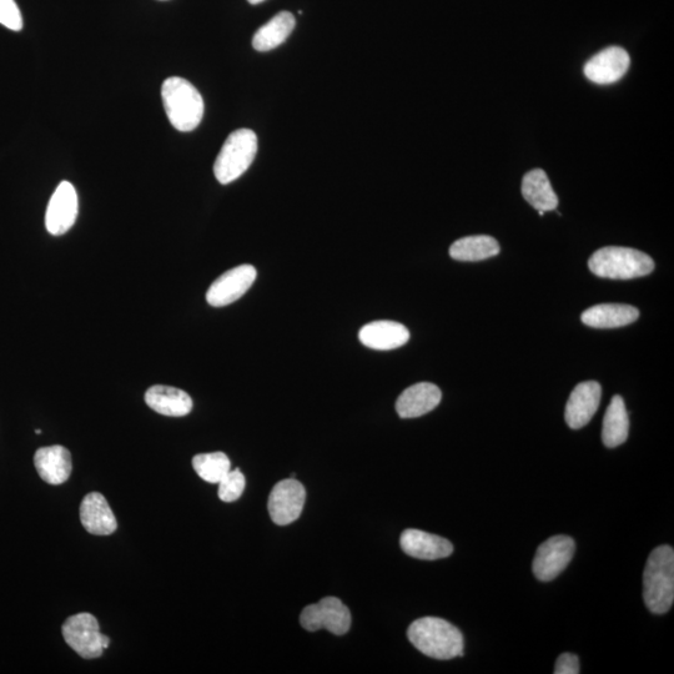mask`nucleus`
I'll use <instances>...</instances> for the list:
<instances>
[{
	"mask_svg": "<svg viewBox=\"0 0 674 674\" xmlns=\"http://www.w3.org/2000/svg\"><path fill=\"white\" fill-rule=\"evenodd\" d=\"M296 20L293 14L289 12H281L264 24L258 32L255 33L253 39V47L258 52H270L279 45L283 44L289 35L293 33Z\"/></svg>",
	"mask_w": 674,
	"mask_h": 674,
	"instance_id": "b1692460",
	"label": "nucleus"
},
{
	"mask_svg": "<svg viewBox=\"0 0 674 674\" xmlns=\"http://www.w3.org/2000/svg\"><path fill=\"white\" fill-rule=\"evenodd\" d=\"M588 268L603 279L630 280L650 275L655 261L640 250L606 246L591 256Z\"/></svg>",
	"mask_w": 674,
	"mask_h": 674,
	"instance_id": "20e7f679",
	"label": "nucleus"
},
{
	"mask_svg": "<svg viewBox=\"0 0 674 674\" xmlns=\"http://www.w3.org/2000/svg\"><path fill=\"white\" fill-rule=\"evenodd\" d=\"M640 311L635 306L622 304H602L582 314V323L595 329H616L635 323Z\"/></svg>",
	"mask_w": 674,
	"mask_h": 674,
	"instance_id": "aec40b11",
	"label": "nucleus"
},
{
	"mask_svg": "<svg viewBox=\"0 0 674 674\" xmlns=\"http://www.w3.org/2000/svg\"><path fill=\"white\" fill-rule=\"evenodd\" d=\"M258 271L253 265H240L226 271L211 284L206 301L214 308L231 305L248 293L255 283Z\"/></svg>",
	"mask_w": 674,
	"mask_h": 674,
	"instance_id": "1a4fd4ad",
	"label": "nucleus"
},
{
	"mask_svg": "<svg viewBox=\"0 0 674 674\" xmlns=\"http://www.w3.org/2000/svg\"><path fill=\"white\" fill-rule=\"evenodd\" d=\"M78 194L69 181H62L50 198L45 226L49 234L60 236L68 233L78 216Z\"/></svg>",
	"mask_w": 674,
	"mask_h": 674,
	"instance_id": "9b49d317",
	"label": "nucleus"
},
{
	"mask_svg": "<svg viewBox=\"0 0 674 674\" xmlns=\"http://www.w3.org/2000/svg\"><path fill=\"white\" fill-rule=\"evenodd\" d=\"M441 399L439 387L430 382H420L402 392L396 401V412L401 419H416L435 410Z\"/></svg>",
	"mask_w": 674,
	"mask_h": 674,
	"instance_id": "2eb2a0df",
	"label": "nucleus"
},
{
	"mask_svg": "<svg viewBox=\"0 0 674 674\" xmlns=\"http://www.w3.org/2000/svg\"><path fill=\"white\" fill-rule=\"evenodd\" d=\"M165 112L171 125L179 132H193L204 117V100L199 90L188 80L171 77L162 87Z\"/></svg>",
	"mask_w": 674,
	"mask_h": 674,
	"instance_id": "7ed1b4c3",
	"label": "nucleus"
},
{
	"mask_svg": "<svg viewBox=\"0 0 674 674\" xmlns=\"http://www.w3.org/2000/svg\"><path fill=\"white\" fill-rule=\"evenodd\" d=\"M306 490L298 480L286 479L278 482L271 490L268 510L271 520L279 526L295 522L304 510Z\"/></svg>",
	"mask_w": 674,
	"mask_h": 674,
	"instance_id": "9d476101",
	"label": "nucleus"
},
{
	"mask_svg": "<svg viewBox=\"0 0 674 674\" xmlns=\"http://www.w3.org/2000/svg\"><path fill=\"white\" fill-rule=\"evenodd\" d=\"M359 339L362 345L372 350L389 351L399 349L410 340V331L396 321L380 320L364 326Z\"/></svg>",
	"mask_w": 674,
	"mask_h": 674,
	"instance_id": "dca6fc26",
	"label": "nucleus"
},
{
	"mask_svg": "<svg viewBox=\"0 0 674 674\" xmlns=\"http://www.w3.org/2000/svg\"><path fill=\"white\" fill-rule=\"evenodd\" d=\"M643 598L652 613L663 615L674 602V551L670 546L657 547L648 557L643 573Z\"/></svg>",
	"mask_w": 674,
	"mask_h": 674,
	"instance_id": "f03ea898",
	"label": "nucleus"
},
{
	"mask_svg": "<svg viewBox=\"0 0 674 674\" xmlns=\"http://www.w3.org/2000/svg\"><path fill=\"white\" fill-rule=\"evenodd\" d=\"M522 195L528 204L538 211H552L557 208L558 198L552 189L545 171L535 169L522 180Z\"/></svg>",
	"mask_w": 674,
	"mask_h": 674,
	"instance_id": "4be33fe9",
	"label": "nucleus"
},
{
	"mask_svg": "<svg viewBox=\"0 0 674 674\" xmlns=\"http://www.w3.org/2000/svg\"><path fill=\"white\" fill-rule=\"evenodd\" d=\"M258 153V137L250 129H239L225 140L214 164L215 178L226 185L239 179L253 164Z\"/></svg>",
	"mask_w": 674,
	"mask_h": 674,
	"instance_id": "39448f33",
	"label": "nucleus"
},
{
	"mask_svg": "<svg viewBox=\"0 0 674 674\" xmlns=\"http://www.w3.org/2000/svg\"><path fill=\"white\" fill-rule=\"evenodd\" d=\"M580 672V658L573 653H563L557 658L556 674H578Z\"/></svg>",
	"mask_w": 674,
	"mask_h": 674,
	"instance_id": "cd10ccee",
	"label": "nucleus"
},
{
	"mask_svg": "<svg viewBox=\"0 0 674 674\" xmlns=\"http://www.w3.org/2000/svg\"><path fill=\"white\" fill-rule=\"evenodd\" d=\"M0 24L14 32L22 30V13L14 0H0Z\"/></svg>",
	"mask_w": 674,
	"mask_h": 674,
	"instance_id": "bb28decb",
	"label": "nucleus"
},
{
	"mask_svg": "<svg viewBox=\"0 0 674 674\" xmlns=\"http://www.w3.org/2000/svg\"><path fill=\"white\" fill-rule=\"evenodd\" d=\"M34 465L42 480L50 485H62L72 475V455L63 446L42 447L34 456Z\"/></svg>",
	"mask_w": 674,
	"mask_h": 674,
	"instance_id": "f3484780",
	"label": "nucleus"
},
{
	"mask_svg": "<svg viewBox=\"0 0 674 674\" xmlns=\"http://www.w3.org/2000/svg\"><path fill=\"white\" fill-rule=\"evenodd\" d=\"M631 58L625 49L610 47L602 50L586 64L585 75L592 83L608 85L618 82L630 68Z\"/></svg>",
	"mask_w": 674,
	"mask_h": 674,
	"instance_id": "ddd939ff",
	"label": "nucleus"
},
{
	"mask_svg": "<svg viewBox=\"0 0 674 674\" xmlns=\"http://www.w3.org/2000/svg\"><path fill=\"white\" fill-rule=\"evenodd\" d=\"M576 543L568 536L548 538L538 547L532 570L537 580L550 582L560 576L575 556Z\"/></svg>",
	"mask_w": 674,
	"mask_h": 674,
	"instance_id": "0eeeda50",
	"label": "nucleus"
},
{
	"mask_svg": "<svg viewBox=\"0 0 674 674\" xmlns=\"http://www.w3.org/2000/svg\"><path fill=\"white\" fill-rule=\"evenodd\" d=\"M306 631L328 630L336 636L345 635L351 627V613L339 598L325 597L319 603L304 608L300 616Z\"/></svg>",
	"mask_w": 674,
	"mask_h": 674,
	"instance_id": "423d86ee",
	"label": "nucleus"
},
{
	"mask_svg": "<svg viewBox=\"0 0 674 674\" xmlns=\"http://www.w3.org/2000/svg\"><path fill=\"white\" fill-rule=\"evenodd\" d=\"M102 636L97 618L90 613L69 617L63 625L65 642L85 660H94L103 655Z\"/></svg>",
	"mask_w": 674,
	"mask_h": 674,
	"instance_id": "6e6552de",
	"label": "nucleus"
},
{
	"mask_svg": "<svg viewBox=\"0 0 674 674\" xmlns=\"http://www.w3.org/2000/svg\"><path fill=\"white\" fill-rule=\"evenodd\" d=\"M250 4L256 5L265 2V0H248Z\"/></svg>",
	"mask_w": 674,
	"mask_h": 674,
	"instance_id": "c85d7f7f",
	"label": "nucleus"
},
{
	"mask_svg": "<svg viewBox=\"0 0 674 674\" xmlns=\"http://www.w3.org/2000/svg\"><path fill=\"white\" fill-rule=\"evenodd\" d=\"M407 637L417 650L435 660L464 656V636L459 628L442 618L424 617L412 622Z\"/></svg>",
	"mask_w": 674,
	"mask_h": 674,
	"instance_id": "f257e3e1",
	"label": "nucleus"
},
{
	"mask_svg": "<svg viewBox=\"0 0 674 674\" xmlns=\"http://www.w3.org/2000/svg\"><path fill=\"white\" fill-rule=\"evenodd\" d=\"M80 521L85 530L95 536L112 535L118 527L112 508L99 492L84 497L80 505Z\"/></svg>",
	"mask_w": 674,
	"mask_h": 674,
	"instance_id": "a211bd4d",
	"label": "nucleus"
},
{
	"mask_svg": "<svg viewBox=\"0 0 674 674\" xmlns=\"http://www.w3.org/2000/svg\"><path fill=\"white\" fill-rule=\"evenodd\" d=\"M402 551L417 560L435 561L452 555L454 546L444 537L409 528L400 538Z\"/></svg>",
	"mask_w": 674,
	"mask_h": 674,
	"instance_id": "4468645a",
	"label": "nucleus"
},
{
	"mask_svg": "<svg viewBox=\"0 0 674 674\" xmlns=\"http://www.w3.org/2000/svg\"><path fill=\"white\" fill-rule=\"evenodd\" d=\"M145 402L158 414L170 417L189 415L194 405L185 391L164 385L150 387L145 394Z\"/></svg>",
	"mask_w": 674,
	"mask_h": 674,
	"instance_id": "6ab92c4d",
	"label": "nucleus"
},
{
	"mask_svg": "<svg viewBox=\"0 0 674 674\" xmlns=\"http://www.w3.org/2000/svg\"><path fill=\"white\" fill-rule=\"evenodd\" d=\"M193 467L201 479L210 484H219L220 480L230 471V460L224 452L196 455Z\"/></svg>",
	"mask_w": 674,
	"mask_h": 674,
	"instance_id": "393cba45",
	"label": "nucleus"
},
{
	"mask_svg": "<svg viewBox=\"0 0 674 674\" xmlns=\"http://www.w3.org/2000/svg\"><path fill=\"white\" fill-rule=\"evenodd\" d=\"M630 432V417L621 396H613L603 419L602 441L608 449L625 444Z\"/></svg>",
	"mask_w": 674,
	"mask_h": 674,
	"instance_id": "412c9836",
	"label": "nucleus"
},
{
	"mask_svg": "<svg viewBox=\"0 0 674 674\" xmlns=\"http://www.w3.org/2000/svg\"><path fill=\"white\" fill-rule=\"evenodd\" d=\"M500 244L489 235L466 236L455 241L450 248V256L457 261L476 263L499 255Z\"/></svg>",
	"mask_w": 674,
	"mask_h": 674,
	"instance_id": "5701e85b",
	"label": "nucleus"
},
{
	"mask_svg": "<svg viewBox=\"0 0 674 674\" xmlns=\"http://www.w3.org/2000/svg\"><path fill=\"white\" fill-rule=\"evenodd\" d=\"M602 387L596 381L581 382L567 401L565 419L572 430H580L595 416L601 404Z\"/></svg>",
	"mask_w": 674,
	"mask_h": 674,
	"instance_id": "f8f14e48",
	"label": "nucleus"
},
{
	"mask_svg": "<svg viewBox=\"0 0 674 674\" xmlns=\"http://www.w3.org/2000/svg\"><path fill=\"white\" fill-rule=\"evenodd\" d=\"M246 486L245 476L239 469L230 470L219 482V499L224 502L239 500L244 494Z\"/></svg>",
	"mask_w": 674,
	"mask_h": 674,
	"instance_id": "a878e982",
	"label": "nucleus"
}]
</instances>
